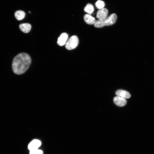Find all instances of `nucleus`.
Here are the masks:
<instances>
[{
  "label": "nucleus",
  "instance_id": "nucleus-8",
  "mask_svg": "<svg viewBox=\"0 0 154 154\" xmlns=\"http://www.w3.org/2000/svg\"><path fill=\"white\" fill-rule=\"evenodd\" d=\"M117 96L125 99L129 98L131 96L130 94L127 91L122 90H118L116 91L115 93Z\"/></svg>",
  "mask_w": 154,
  "mask_h": 154
},
{
  "label": "nucleus",
  "instance_id": "nucleus-12",
  "mask_svg": "<svg viewBox=\"0 0 154 154\" xmlns=\"http://www.w3.org/2000/svg\"><path fill=\"white\" fill-rule=\"evenodd\" d=\"M85 12L90 15L92 14L93 12L94 9L93 5L90 3H88L84 8Z\"/></svg>",
  "mask_w": 154,
  "mask_h": 154
},
{
  "label": "nucleus",
  "instance_id": "nucleus-1",
  "mask_svg": "<svg viewBox=\"0 0 154 154\" xmlns=\"http://www.w3.org/2000/svg\"><path fill=\"white\" fill-rule=\"evenodd\" d=\"M31 62L29 55L25 53L19 54L14 58L12 68L13 72L19 75L25 73L29 67Z\"/></svg>",
  "mask_w": 154,
  "mask_h": 154
},
{
  "label": "nucleus",
  "instance_id": "nucleus-3",
  "mask_svg": "<svg viewBox=\"0 0 154 154\" xmlns=\"http://www.w3.org/2000/svg\"><path fill=\"white\" fill-rule=\"evenodd\" d=\"M78 43V37L76 35H73L67 40L65 44V47L67 49L71 50L76 48Z\"/></svg>",
  "mask_w": 154,
  "mask_h": 154
},
{
  "label": "nucleus",
  "instance_id": "nucleus-5",
  "mask_svg": "<svg viewBox=\"0 0 154 154\" xmlns=\"http://www.w3.org/2000/svg\"><path fill=\"white\" fill-rule=\"evenodd\" d=\"M113 101L116 105L120 107L124 106L127 103L125 99L117 96L114 97Z\"/></svg>",
  "mask_w": 154,
  "mask_h": 154
},
{
  "label": "nucleus",
  "instance_id": "nucleus-4",
  "mask_svg": "<svg viewBox=\"0 0 154 154\" xmlns=\"http://www.w3.org/2000/svg\"><path fill=\"white\" fill-rule=\"evenodd\" d=\"M108 13V9L103 8L99 9L97 12L96 17L99 20H102L107 17Z\"/></svg>",
  "mask_w": 154,
  "mask_h": 154
},
{
  "label": "nucleus",
  "instance_id": "nucleus-13",
  "mask_svg": "<svg viewBox=\"0 0 154 154\" xmlns=\"http://www.w3.org/2000/svg\"><path fill=\"white\" fill-rule=\"evenodd\" d=\"M95 5L98 9H100L104 8L105 5V3L103 1L99 0L96 3Z\"/></svg>",
  "mask_w": 154,
  "mask_h": 154
},
{
  "label": "nucleus",
  "instance_id": "nucleus-10",
  "mask_svg": "<svg viewBox=\"0 0 154 154\" xmlns=\"http://www.w3.org/2000/svg\"><path fill=\"white\" fill-rule=\"evenodd\" d=\"M31 25L28 23H22L19 25V28L20 30L25 33L29 32L31 29Z\"/></svg>",
  "mask_w": 154,
  "mask_h": 154
},
{
  "label": "nucleus",
  "instance_id": "nucleus-9",
  "mask_svg": "<svg viewBox=\"0 0 154 154\" xmlns=\"http://www.w3.org/2000/svg\"><path fill=\"white\" fill-rule=\"evenodd\" d=\"M84 20L88 24H94L96 21L95 18L90 14H85L84 16Z\"/></svg>",
  "mask_w": 154,
  "mask_h": 154
},
{
  "label": "nucleus",
  "instance_id": "nucleus-6",
  "mask_svg": "<svg viewBox=\"0 0 154 154\" xmlns=\"http://www.w3.org/2000/svg\"><path fill=\"white\" fill-rule=\"evenodd\" d=\"M68 37L67 34L65 33H62L58 37L57 41V44L60 46L65 44Z\"/></svg>",
  "mask_w": 154,
  "mask_h": 154
},
{
  "label": "nucleus",
  "instance_id": "nucleus-7",
  "mask_svg": "<svg viewBox=\"0 0 154 154\" xmlns=\"http://www.w3.org/2000/svg\"><path fill=\"white\" fill-rule=\"evenodd\" d=\"M41 142L38 139H34L29 144L28 148L30 151L37 149L40 146Z\"/></svg>",
  "mask_w": 154,
  "mask_h": 154
},
{
  "label": "nucleus",
  "instance_id": "nucleus-14",
  "mask_svg": "<svg viewBox=\"0 0 154 154\" xmlns=\"http://www.w3.org/2000/svg\"><path fill=\"white\" fill-rule=\"evenodd\" d=\"M29 154H43V152L42 150L37 149L30 151Z\"/></svg>",
  "mask_w": 154,
  "mask_h": 154
},
{
  "label": "nucleus",
  "instance_id": "nucleus-11",
  "mask_svg": "<svg viewBox=\"0 0 154 154\" xmlns=\"http://www.w3.org/2000/svg\"><path fill=\"white\" fill-rule=\"evenodd\" d=\"M25 15V13L22 10H18L16 11L15 13V16L18 20L20 21L23 19Z\"/></svg>",
  "mask_w": 154,
  "mask_h": 154
},
{
  "label": "nucleus",
  "instance_id": "nucleus-2",
  "mask_svg": "<svg viewBox=\"0 0 154 154\" xmlns=\"http://www.w3.org/2000/svg\"><path fill=\"white\" fill-rule=\"evenodd\" d=\"M117 19L116 14L112 13L103 20L96 21L94 26L95 27L100 28L106 26L111 25L116 23Z\"/></svg>",
  "mask_w": 154,
  "mask_h": 154
}]
</instances>
